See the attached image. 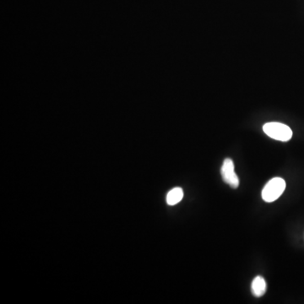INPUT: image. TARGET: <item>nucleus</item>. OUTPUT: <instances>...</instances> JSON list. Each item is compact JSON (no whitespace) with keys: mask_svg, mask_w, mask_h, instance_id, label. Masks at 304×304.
Wrapping results in <instances>:
<instances>
[{"mask_svg":"<svg viewBox=\"0 0 304 304\" xmlns=\"http://www.w3.org/2000/svg\"><path fill=\"white\" fill-rule=\"evenodd\" d=\"M286 189V182L282 178H274L265 184L262 198L265 202H274L282 196Z\"/></svg>","mask_w":304,"mask_h":304,"instance_id":"f257e3e1","label":"nucleus"},{"mask_svg":"<svg viewBox=\"0 0 304 304\" xmlns=\"http://www.w3.org/2000/svg\"><path fill=\"white\" fill-rule=\"evenodd\" d=\"M263 130L268 136L276 141L287 142L292 139V129L284 124L275 122L267 123L264 125Z\"/></svg>","mask_w":304,"mask_h":304,"instance_id":"f03ea898","label":"nucleus"},{"mask_svg":"<svg viewBox=\"0 0 304 304\" xmlns=\"http://www.w3.org/2000/svg\"><path fill=\"white\" fill-rule=\"evenodd\" d=\"M221 173H222L224 182L230 185V187L232 188V189H237V188L239 187V177L235 173L234 163L231 159L226 158L224 160Z\"/></svg>","mask_w":304,"mask_h":304,"instance_id":"7ed1b4c3","label":"nucleus"},{"mask_svg":"<svg viewBox=\"0 0 304 304\" xmlns=\"http://www.w3.org/2000/svg\"><path fill=\"white\" fill-rule=\"evenodd\" d=\"M266 289H267V285L265 283V279L261 275L256 276L251 285V290L253 296L256 297H263L266 292Z\"/></svg>","mask_w":304,"mask_h":304,"instance_id":"20e7f679","label":"nucleus"},{"mask_svg":"<svg viewBox=\"0 0 304 304\" xmlns=\"http://www.w3.org/2000/svg\"><path fill=\"white\" fill-rule=\"evenodd\" d=\"M183 197V191L181 188H175L171 190L167 195V203L169 205H175L180 202Z\"/></svg>","mask_w":304,"mask_h":304,"instance_id":"39448f33","label":"nucleus"}]
</instances>
